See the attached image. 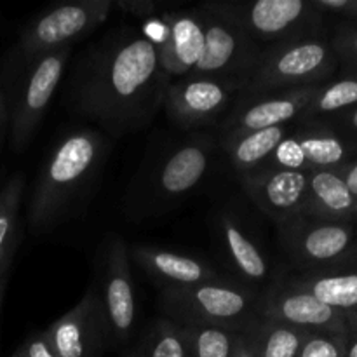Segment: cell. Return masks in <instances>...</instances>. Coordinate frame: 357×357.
I'll return each instance as SVG.
<instances>
[{"instance_id":"cell-3","label":"cell","mask_w":357,"mask_h":357,"mask_svg":"<svg viewBox=\"0 0 357 357\" xmlns=\"http://www.w3.org/2000/svg\"><path fill=\"white\" fill-rule=\"evenodd\" d=\"M258 293L227 278L164 288L160 293L166 317L181 326H222L241 331L258 317Z\"/></svg>"},{"instance_id":"cell-42","label":"cell","mask_w":357,"mask_h":357,"mask_svg":"<svg viewBox=\"0 0 357 357\" xmlns=\"http://www.w3.org/2000/svg\"><path fill=\"white\" fill-rule=\"evenodd\" d=\"M356 215H357V199H356Z\"/></svg>"},{"instance_id":"cell-30","label":"cell","mask_w":357,"mask_h":357,"mask_svg":"<svg viewBox=\"0 0 357 357\" xmlns=\"http://www.w3.org/2000/svg\"><path fill=\"white\" fill-rule=\"evenodd\" d=\"M335 54L349 59V61H357V28L345 26L335 35L331 42Z\"/></svg>"},{"instance_id":"cell-41","label":"cell","mask_w":357,"mask_h":357,"mask_svg":"<svg viewBox=\"0 0 357 357\" xmlns=\"http://www.w3.org/2000/svg\"><path fill=\"white\" fill-rule=\"evenodd\" d=\"M10 357H23V356H21V352H20V351H16V352H14L13 356H10Z\"/></svg>"},{"instance_id":"cell-6","label":"cell","mask_w":357,"mask_h":357,"mask_svg":"<svg viewBox=\"0 0 357 357\" xmlns=\"http://www.w3.org/2000/svg\"><path fill=\"white\" fill-rule=\"evenodd\" d=\"M114 13V0H72L52 6L21 30L20 56L26 61L56 49L70 47L86 37Z\"/></svg>"},{"instance_id":"cell-9","label":"cell","mask_w":357,"mask_h":357,"mask_svg":"<svg viewBox=\"0 0 357 357\" xmlns=\"http://www.w3.org/2000/svg\"><path fill=\"white\" fill-rule=\"evenodd\" d=\"M68 59L70 47H63L30 61V70L10 117V145L16 152L23 150L37 131L61 82Z\"/></svg>"},{"instance_id":"cell-20","label":"cell","mask_w":357,"mask_h":357,"mask_svg":"<svg viewBox=\"0 0 357 357\" xmlns=\"http://www.w3.org/2000/svg\"><path fill=\"white\" fill-rule=\"evenodd\" d=\"M356 215V197L338 169L309 173V190L303 216L331 222H345Z\"/></svg>"},{"instance_id":"cell-15","label":"cell","mask_w":357,"mask_h":357,"mask_svg":"<svg viewBox=\"0 0 357 357\" xmlns=\"http://www.w3.org/2000/svg\"><path fill=\"white\" fill-rule=\"evenodd\" d=\"M98 293L110 328V338L126 342L135 330L136 296L129 248L122 237L114 236L107 243L103 253V278Z\"/></svg>"},{"instance_id":"cell-27","label":"cell","mask_w":357,"mask_h":357,"mask_svg":"<svg viewBox=\"0 0 357 357\" xmlns=\"http://www.w3.org/2000/svg\"><path fill=\"white\" fill-rule=\"evenodd\" d=\"M357 105V79L347 77V79L335 80L330 84L317 86L312 100L307 105L303 117L300 121H317L323 115L337 114V112L347 110V108Z\"/></svg>"},{"instance_id":"cell-2","label":"cell","mask_w":357,"mask_h":357,"mask_svg":"<svg viewBox=\"0 0 357 357\" xmlns=\"http://www.w3.org/2000/svg\"><path fill=\"white\" fill-rule=\"evenodd\" d=\"M107 153V138L96 129H77L56 143L42 166L28 209L35 234L49 232L68 218L93 185Z\"/></svg>"},{"instance_id":"cell-28","label":"cell","mask_w":357,"mask_h":357,"mask_svg":"<svg viewBox=\"0 0 357 357\" xmlns=\"http://www.w3.org/2000/svg\"><path fill=\"white\" fill-rule=\"evenodd\" d=\"M187 357H232L239 331L222 326H183Z\"/></svg>"},{"instance_id":"cell-37","label":"cell","mask_w":357,"mask_h":357,"mask_svg":"<svg viewBox=\"0 0 357 357\" xmlns=\"http://www.w3.org/2000/svg\"><path fill=\"white\" fill-rule=\"evenodd\" d=\"M6 96H3V89H2V84H0V132H2L3 128V122H6Z\"/></svg>"},{"instance_id":"cell-12","label":"cell","mask_w":357,"mask_h":357,"mask_svg":"<svg viewBox=\"0 0 357 357\" xmlns=\"http://www.w3.org/2000/svg\"><path fill=\"white\" fill-rule=\"evenodd\" d=\"M42 333L58 357H100L110 338V328L98 289L91 288Z\"/></svg>"},{"instance_id":"cell-16","label":"cell","mask_w":357,"mask_h":357,"mask_svg":"<svg viewBox=\"0 0 357 357\" xmlns=\"http://www.w3.org/2000/svg\"><path fill=\"white\" fill-rule=\"evenodd\" d=\"M248 197L275 227L300 218L305 211L309 173L305 171L261 167L241 176Z\"/></svg>"},{"instance_id":"cell-10","label":"cell","mask_w":357,"mask_h":357,"mask_svg":"<svg viewBox=\"0 0 357 357\" xmlns=\"http://www.w3.org/2000/svg\"><path fill=\"white\" fill-rule=\"evenodd\" d=\"M279 241L286 253L302 267H333L345 260L354 248V232L345 222L309 216L278 225Z\"/></svg>"},{"instance_id":"cell-7","label":"cell","mask_w":357,"mask_h":357,"mask_svg":"<svg viewBox=\"0 0 357 357\" xmlns=\"http://www.w3.org/2000/svg\"><path fill=\"white\" fill-rule=\"evenodd\" d=\"M204 24V54L192 75L218 77L244 84L257 68L264 47L213 2L197 7Z\"/></svg>"},{"instance_id":"cell-13","label":"cell","mask_w":357,"mask_h":357,"mask_svg":"<svg viewBox=\"0 0 357 357\" xmlns=\"http://www.w3.org/2000/svg\"><path fill=\"white\" fill-rule=\"evenodd\" d=\"M258 316L305 331L347 333V316L310 295L307 289L286 279L274 282L258 302Z\"/></svg>"},{"instance_id":"cell-38","label":"cell","mask_w":357,"mask_h":357,"mask_svg":"<svg viewBox=\"0 0 357 357\" xmlns=\"http://www.w3.org/2000/svg\"><path fill=\"white\" fill-rule=\"evenodd\" d=\"M345 122H347L349 128L357 131V107L352 108L351 112H347V115H345Z\"/></svg>"},{"instance_id":"cell-31","label":"cell","mask_w":357,"mask_h":357,"mask_svg":"<svg viewBox=\"0 0 357 357\" xmlns=\"http://www.w3.org/2000/svg\"><path fill=\"white\" fill-rule=\"evenodd\" d=\"M159 3L153 0H114V10L135 17H150L157 13Z\"/></svg>"},{"instance_id":"cell-14","label":"cell","mask_w":357,"mask_h":357,"mask_svg":"<svg viewBox=\"0 0 357 357\" xmlns=\"http://www.w3.org/2000/svg\"><path fill=\"white\" fill-rule=\"evenodd\" d=\"M347 157L349 149L340 136L321 128L317 121H298L261 167L310 173L338 169Z\"/></svg>"},{"instance_id":"cell-40","label":"cell","mask_w":357,"mask_h":357,"mask_svg":"<svg viewBox=\"0 0 357 357\" xmlns=\"http://www.w3.org/2000/svg\"><path fill=\"white\" fill-rule=\"evenodd\" d=\"M347 321H349V323H351V324H354L356 330H357V312H354V314H349V316H347Z\"/></svg>"},{"instance_id":"cell-11","label":"cell","mask_w":357,"mask_h":357,"mask_svg":"<svg viewBox=\"0 0 357 357\" xmlns=\"http://www.w3.org/2000/svg\"><path fill=\"white\" fill-rule=\"evenodd\" d=\"M321 86V84H319ZM317 86L239 96L220 121V139L258 129L291 126L303 117Z\"/></svg>"},{"instance_id":"cell-23","label":"cell","mask_w":357,"mask_h":357,"mask_svg":"<svg viewBox=\"0 0 357 357\" xmlns=\"http://www.w3.org/2000/svg\"><path fill=\"white\" fill-rule=\"evenodd\" d=\"M239 333L258 357H298L310 331L258 316Z\"/></svg>"},{"instance_id":"cell-32","label":"cell","mask_w":357,"mask_h":357,"mask_svg":"<svg viewBox=\"0 0 357 357\" xmlns=\"http://www.w3.org/2000/svg\"><path fill=\"white\" fill-rule=\"evenodd\" d=\"M310 2L321 14L331 13L357 20V0H310Z\"/></svg>"},{"instance_id":"cell-19","label":"cell","mask_w":357,"mask_h":357,"mask_svg":"<svg viewBox=\"0 0 357 357\" xmlns=\"http://www.w3.org/2000/svg\"><path fill=\"white\" fill-rule=\"evenodd\" d=\"M129 258L166 288H183L223 278L208 261L166 248L135 244L129 248Z\"/></svg>"},{"instance_id":"cell-35","label":"cell","mask_w":357,"mask_h":357,"mask_svg":"<svg viewBox=\"0 0 357 357\" xmlns=\"http://www.w3.org/2000/svg\"><path fill=\"white\" fill-rule=\"evenodd\" d=\"M232 357H258V356L255 354L253 349L248 345V342L244 340L243 335L239 333V338H237V344H236V349H234V352H232Z\"/></svg>"},{"instance_id":"cell-22","label":"cell","mask_w":357,"mask_h":357,"mask_svg":"<svg viewBox=\"0 0 357 357\" xmlns=\"http://www.w3.org/2000/svg\"><path fill=\"white\" fill-rule=\"evenodd\" d=\"M291 126H275V128L258 129V131L241 132L220 139V145L225 150L234 169L243 174L257 171L271 159L279 143L286 138Z\"/></svg>"},{"instance_id":"cell-24","label":"cell","mask_w":357,"mask_h":357,"mask_svg":"<svg viewBox=\"0 0 357 357\" xmlns=\"http://www.w3.org/2000/svg\"><path fill=\"white\" fill-rule=\"evenodd\" d=\"M291 281L345 316L357 312V272H310Z\"/></svg>"},{"instance_id":"cell-26","label":"cell","mask_w":357,"mask_h":357,"mask_svg":"<svg viewBox=\"0 0 357 357\" xmlns=\"http://www.w3.org/2000/svg\"><path fill=\"white\" fill-rule=\"evenodd\" d=\"M126 357H187L183 326L167 317L157 319Z\"/></svg>"},{"instance_id":"cell-8","label":"cell","mask_w":357,"mask_h":357,"mask_svg":"<svg viewBox=\"0 0 357 357\" xmlns=\"http://www.w3.org/2000/svg\"><path fill=\"white\" fill-rule=\"evenodd\" d=\"M243 84L218 77L188 75L167 84L162 108L180 129H199L229 114Z\"/></svg>"},{"instance_id":"cell-5","label":"cell","mask_w":357,"mask_h":357,"mask_svg":"<svg viewBox=\"0 0 357 357\" xmlns=\"http://www.w3.org/2000/svg\"><path fill=\"white\" fill-rule=\"evenodd\" d=\"M264 49L317 37L321 13L310 0L213 2Z\"/></svg>"},{"instance_id":"cell-25","label":"cell","mask_w":357,"mask_h":357,"mask_svg":"<svg viewBox=\"0 0 357 357\" xmlns=\"http://www.w3.org/2000/svg\"><path fill=\"white\" fill-rule=\"evenodd\" d=\"M24 194V176L16 173L0 188V278L9 274L20 243V209Z\"/></svg>"},{"instance_id":"cell-1","label":"cell","mask_w":357,"mask_h":357,"mask_svg":"<svg viewBox=\"0 0 357 357\" xmlns=\"http://www.w3.org/2000/svg\"><path fill=\"white\" fill-rule=\"evenodd\" d=\"M169 82L157 42L124 33L105 42L87 59L75 84L77 110L115 136L138 131L162 107Z\"/></svg>"},{"instance_id":"cell-36","label":"cell","mask_w":357,"mask_h":357,"mask_svg":"<svg viewBox=\"0 0 357 357\" xmlns=\"http://www.w3.org/2000/svg\"><path fill=\"white\" fill-rule=\"evenodd\" d=\"M345 357H357V333L349 335L345 338Z\"/></svg>"},{"instance_id":"cell-34","label":"cell","mask_w":357,"mask_h":357,"mask_svg":"<svg viewBox=\"0 0 357 357\" xmlns=\"http://www.w3.org/2000/svg\"><path fill=\"white\" fill-rule=\"evenodd\" d=\"M338 173L342 174L351 194L357 199V162L344 164L342 167H338Z\"/></svg>"},{"instance_id":"cell-39","label":"cell","mask_w":357,"mask_h":357,"mask_svg":"<svg viewBox=\"0 0 357 357\" xmlns=\"http://www.w3.org/2000/svg\"><path fill=\"white\" fill-rule=\"evenodd\" d=\"M7 288V275H2L0 278V312H2V302H3V293H6Z\"/></svg>"},{"instance_id":"cell-33","label":"cell","mask_w":357,"mask_h":357,"mask_svg":"<svg viewBox=\"0 0 357 357\" xmlns=\"http://www.w3.org/2000/svg\"><path fill=\"white\" fill-rule=\"evenodd\" d=\"M17 351L21 352L23 357H58V354L51 349V345L47 344L42 331L28 337Z\"/></svg>"},{"instance_id":"cell-43","label":"cell","mask_w":357,"mask_h":357,"mask_svg":"<svg viewBox=\"0 0 357 357\" xmlns=\"http://www.w3.org/2000/svg\"><path fill=\"white\" fill-rule=\"evenodd\" d=\"M356 79H357V65H356Z\"/></svg>"},{"instance_id":"cell-18","label":"cell","mask_w":357,"mask_h":357,"mask_svg":"<svg viewBox=\"0 0 357 357\" xmlns=\"http://www.w3.org/2000/svg\"><path fill=\"white\" fill-rule=\"evenodd\" d=\"M215 142L209 136H197L178 145L160 166L155 188L162 199H178L190 194L211 167Z\"/></svg>"},{"instance_id":"cell-29","label":"cell","mask_w":357,"mask_h":357,"mask_svg":"<svg viewBox=\"0 0 357 357\" xmlns=\"http://www.w3.org/2000/svg\"><path fill=\"white\" fill-rule=\"evenodd\" d=\"M347 333L310 331L300 349L298 357H345Z\"/></svg>"},{"instance_id":"cell-4","label":"cell","mask_w":357,"mask_h":357,"mask_svg":"<svg viewBox=\"0 0 357 357\" xmlns=\"http://www.w3.org/2000/svg\"><path fill=\"white\" fill-rule=\"evenodd\" d=\"M335 58L331 42L319 37L272 45L264 49L241 96L319 86L333 72Z\"/></svg>"},{"instance_id":"cell-21","label":"cell","mask_w":357,"mask_h":357,"mask_svg":"<svg viewBox=\"0 0 357 357\" xmlns=\"http://www.w3.org/2000/svg\"><path fill=\"white\" fill-rule=\"evenodd\" d=\"M223 246L237 274L248 282H265L268 279V261L261 248L255 243L246 227L232 213L220 216Z\"/></svg>"},{"instance_id":"cell-17","label":"cell","mask_w":357,"mask_h":357,"mask_svg":"<svg viewBox=\"0 0 357 357\" xmlns=\"http://www.w3.org/2000/svg\"><path fill=\"white\" fill-rule=\"evenodd\" d=\"M162 40L157 44L159 59L169 77H188L194 73L204 54L206 35L199 9L164 13Z\"/></svg>"}]
</instances>
